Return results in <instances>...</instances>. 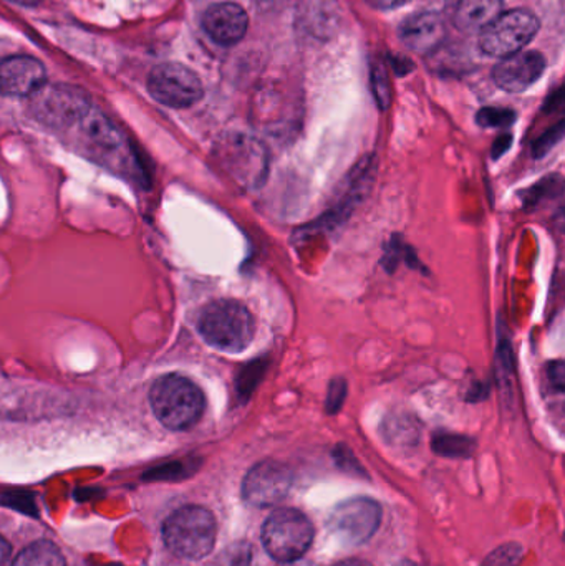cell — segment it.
Returning <instances> with one entry per match:
<instances>
[{
  "instance_id": "obj_1",
  "label": "cell",
  "mask_w": 565,
  "mask_h": 566,
  "mask_svg": "<svg viewBox=\"0 0 565 566\" xmlns=\"http://www.w3.org/2000/svg\"><path fill=\"white\" fill-rule=\"evenodd\" d=\"M60 139L73 151L95 165L129 179L135 185L148 186V175L128 139L118 126L103 115L95 105L83 112L72 125L59 133Z\"/></svg>"
},
{
  "instance_id": "obj_2",
  "label": "cell",
  "mask_w": 565,
  "mask_h": 566,
  "mask_svg": "<svg viewBox=\"0 0 565 566\" xmlns=\"http://www.w3.org/2000/svg\"><path fill=\"white\" fill-rule=\"evenodd\" d=\"M149 405L166 429L186 431L201 419L206 398L192 379L172 373L156 379L149 389Z\"/></svg>"
},
{
  "instance_id": "obj_3",
  "label": "cell",
  "mask_w": 565,
  "mask_h": 566,
  "mask_svg": "<svg viewBox=\"0 0 565 566\" xmlns=\"http://www.w3.org/2000/svg\"><path fill=\"white\" fill-rule=\"evenodd\" d=\"M198 332L219 352L241 353L254 339V318L238 300H215L199 313Z\"/></svg>"
},
{
  "instance_id": "obj_4",
  "label": "cell",
  "mask_w": 565,
  "mask_h": 566,
  "mask_svg": "<svg viewBox=\"0 0 565 566\" xmlns=\"http://www.w3.org/2000/svg\"><path fill=\"white\" fill-rule=\"evenodd\" d=\"M216 165L244 189H258L269 175V153L264 143L245 133H226L212 148Z\"/></svg>"
},
{
  "instance_id": "obj_5",
  "label": "cell",
  "mask_w": 565,
  "mask_h": 566,
  "mask_svg": "<svg viewBox=\"0 0 565 566\" xmlns=\"http://www.w3.org/2000/svg\"><path fill=\"white\" fill-rule=\"evenodd\" d=\"M218 525L215 515L205 507L188 505L166 518L163 541L166 547L181 558L199 560L208 557L215 547Z\"/></svg>"
},
{
  "instance_id": "obj_6",
  "label": "cell",
  "mask_w": 565,
  "mask_h": 566,
  "mask_svg": "<svg viewBox=\"0 0 565 566\" xmlns=\"http://www.w3.org/2000/svg\"><path fill=\"white\" fill-rule=\"evenodd\" d=\"M314 542V525L295 509H279L265 521L262 544L281 564L301 560Z\"/></svg>"
},
{
  "instance_id": "obj_7",
  "label": "cell",
  "mask_w": 565,
  "mask_h": 566,
  "mask_svg": "<svg viewBox=\"0 0 565 566\" xmlns=\"http://www.w3.org/2000/svg\"><path fill=\"white\" fill-rule=\"evenodd\" d=\"M540 32V19L526 9L503 12L480 33V46L486 55L508 59L523 52Z\"/></svg>"
},
{
  "instance_id": "obj_8",
  "label": "cell",
  "mask_w": 565,
  "mask_h": 566,
  "mask_svg": "<svg viewBox=\"0 0 565 566\" xmlns=\"http://www.w3.org/2000/svg\"><path fill=\"white\" fill-rule=\"evenodd\" d=\"M83 90L72 85H45L30 98V113L40 125L59 135L92 106Z\"/></svg>"
},
{
  "instance_id": "obj_9",
  "label": "cell",
  "mask_w": 565,
  "mask_h": 566,
  "mask_svg": "<svg viewBox=\"0 0 565 566\" xmlns=\"http://www.w3.org/2000/svg\"><path fill=\"white\" fill-rule=\"evenodd\" d=\"M149 95L169 108L182 109L202 98L201 78L181 63H161L148 76Z\"/></svg>"
},
{
  "instance_id": "obj_10",
  "label": "cell",
  "mask_w": 565,
  "mask_h": 566,
  "mask_svg": "<svg viewBox=\"0 0 565 566\" xmlns=\"http://www.w3.org/2000/svg\"><path fill=\"white\" fill-rule=\"evenodd\" d=\"M380 521V505L372 499L358 497L334 509L328 528L342 544L360 545L374 537Z\"/></svg>"
},
{
  "instance_id": "obj_11",
  "label": "cell",
  "mask_w": 565,
  "mask_h": 566,
  "mask_svg": "<svg viewBox=\"0 0 565 566\" xmlns=\"http://www.w3.org/2000/svg\"><path fill=\"white\" fill-rule=\"evenodd\" d=\"M292 479L291 469L282 462H259L245 475L242 495L254 507H272L287 497Z\"/></svg>"
},
{
  "instance_id": "obj_12",
  "label": "cell",
  "mask_w": 565,
  "mask_h": 566,
  "mask_svg": "<svg viewBox=\"0 0 565 566\" xmlns=\"http://www.w3.org/2000/svg\"><path fill=\"white\" fill-rule=\"evenodd\" d=\"M546 56L534 50L514 53L501 60L493 70V80L508 93L526 92L546 72Z\"/></svg>"
},
{
  "instance_id": "obj_13",
  "label": "cell",
  "mask_w": 565,
  "mask_h": 566,
  "mask_svg": "<svg viewBox=\"0 0 565 566\" xmlns=\"http://www.w3.org/2000/svg\"><path fill=\"white\" fill-rule=\"evenodd\" d=\"M0 85L3 95L32 98L46 85L45 66L33 56H9L0 65Z\"/></svg>"
},
{
  "instance_id": "obj_14",
  "label": "cell",
  "mask_w": 565,
  "mask_h": 566,
  "mask_svg": "<svg viewBox=\"0 0 565 566\" xmlns=\"http://www.w3.org/2000/svg\"><path fill=\"white\" fill-rule=\"evenodd\" d=\"M202 29L218 45H236L248 32V12L234 2L212 3L202 15Z\"/></svg>"
},
{
  "instance_id": "obj_15",
  "label": "cell",
  "mask_w": 565,
  "mask_h": 566,
  "mask_svg": "<svg viewBox=\"0 0 565 566\" xmlns=\"http://www.w3.org/2000/svg\"><path fill=\"white\" fill-rule=\"evenodd\" d=\"M398 36L414 52H435L447 39V19L438 12L414 13L400 23Z\"/></svg>"
},
{
  "instance_id": "obj_16",
  "label": "cell",
  "mask_w": 565,
  "mask_h": 566,
  "mask_svg": "<svg viewBox=\"0 0 565 566\" xmlns=\"http://www.w3.org/2000/svg\"><path fill=\"white\" fill-rule=\"evenodd\" d=\"M299 29L317 40H331L342 25L338 0H299L295 7Z\"/></svg>"
},
{
  "instance_id": "obj_17",
  "label": "cell",
  "mask_w": 565,
  "mask_h": 566,
  "mask_svg": "<svg viewBox=\"0 0 565 566\" xmlns=\"http://www.w3.org/2000/svg\"><path fill=\"white\" fill-rule=\"evenodd\" d=\"M503 13V0H447L444 15L463 33H481Z\"/></svg>"
},
{
  "instance_id": "obj_18",
  "label": "cell",
  "mask_w": 565,
  "mask_h": 566,
  "mask_svg": "<svg viewBox=\"0 0 565 566\" xmlns=\"http://www.w3.org/2000/svg\"><path fill=\"white\" fill-rule=\"evenodd\" d=\"M564 189L565 181L561 176H546V178L537 181L536 185L521 191L520 196L521 201H523V208H537V206L543 205L544 201H550V199H554L557 198V196L563 195Z\"/></svg>"
},
{
  "instance_id": "obj_19",
  "label": "cell",
  "mask_w": 565,
  "mask_h": 566,
  "mask_svg": "<svg viewBox=\"0 0 565 566\" xmlns=\"http://www.w3.org/2000/svg\"><path fill=\"white\" fill-rule=\"evenodd\" d=\"M12 566H65V560L55 545L42 541L20 552Z\"/></svg>"
},
{
  "instance_id": "obj_20",
  "label": "cell",
  "mask_w": 565,
  "mask_h": 566,
  "mask_svg": "<svg viewBox=\"0 0 565 566\" xmlns=\"http://www.w3.org/2000/svg\"><path fill=\"white\" fill-rule=\"evenodd\" d=\"M544 392L556 408L565 412V358L547 363L544 369Z\"/></svg>"
},
{
  "instance_id": "obj_21",
  "label": "cell",
  "mask_w": 565,
  "mask_h": 566,
  "mask_svg": "<svg viewBox=\"0 0 565 566\" xmlns=\"http://www.w3.org/2000/svg\"><path fill=\"white\" fill-rule=\"evenodd\" d=\"M400 262H407V264L414 269H421L420 259L417 258L414 249L405 244L400 235H394L390 242L385 245L384 261H381V264L387 269V272L394 274L398 265H400Z\"/></svg>"
},
{
  "instance_id": "obj_22",
  "label": "cell",
  "mask_w": 565,
  "mask_h": 566,
  "mask_svg": "<svg viewBox=\"0 0 565 566\" xmlns=\"http://www.w3.org/2000/svg\"><path fill=\"white\" fill-rule=\"evenodd\" d=\"M473 439L467 436L451 434V432H438L433 438V449L438 454L447 458H468L473 452Z\"/></svg>"
},
{
  "instance_id": "obj_23",
  "label": "cell",
  "mask_w": 565,
  "mask_h": 566,
  "mask_svg": "<svg viewBox=\"0 0 565 566\" xmlns=\"http://www.w3.org/2000/svg\"><path fill=\"white\" fill-rule=\"evenodd\" d=\"M216 566H258L254 548L245 542H236L219 555Z\"/></svg>"
},
{
  "instance_id": "obj_24",
  "label": "cell",
  "mask_w": 565,
  "mask_h": 566,
  "mask_svg": "<svg viewBox=\"0 0 565 566\" xmlns=\"http://www.w3.org/2000/svg\"><path fill=\"white\" fill-rule=\"evenodd\" d=\"M498 369H500L501 378L510 381L514 375V353L511 345L510 335H508L506 326L500 325L498 329Z\"/></svg>"
},
{
  "instance_id": "obj_25",
  "label": "cell",
  "mask_w": 565,
  "mask_h": 566,
  "mask_svg": "<svg viewBox=\"0 0 565 566\" xmlns=\"http://www.w3.org/2000/svg\"><path fill=\"white\" fill-rule=\"evenodd\" d=\"M514 122H516V113L510 108L486 106V108H481L477 115V123L481 128H508Z\"/></svg>"
},
{
  "instance_id": "obj_26",
  "label": "cell",
  "mask_w": 565,
  "mask_h": 566,
  "mask_svg": "<svg viewBox=\"0 0 565 566\" xmlns=\"http://www.w3.org/2000/svg\"><path fill=\"white\" fill-rule=\"evenodd\" d=\"M565 138V119L554 125L553 128L547 129L546 133L540 136L533 145L534 158H544L550 155L557 145Z\"/></svg>"
},
{
  "instance_id": "obj_27",
  "label": "cell",
  "mask_w": 565,
  "mask_h": 566,
  "mask_svg": "<svg viewBox=\"0 0 565 566\" xmlns=\"http://www.w3.org/2000/svg\"><path fill=\"white\" fill-rule=\"evenodd\" d=\"M372 90H374L375 99L381 109H387L390 105V83H388L387 70L381 63H375L372 72Z\"/></svg>"
},
{
  "instance_id": "obj_28",
  "label": "cell",
  "mask_w": 565,
  "mask_h": 566,
  "mask_svg": "<svg viewBox=\"0 0 565 566\" xmlns=\"http://www.w3.org/2000/svg\"><path fill=\"white\" fill-rule=\"evenodd\" d=\"M523 560V548L517 544H506L494 551L484 560L483 566H520Z\"/></svg>"
},
{
  "instance_id": "obj_29",
  "label": "cell",
  "mask_w": 565,
  "mask_h": 566,
  "mask_svg": "<svg viewBox=\"0 0 565 566\" xmlns=\"http://www.w3.org/2000/svg\"><path fill=\"white\" fill-rule=\"evenodd\" d=\"M347 381L344 378L332 379L327 392V412L335 415V412L341 411L345 398H347Z\"/></svg>"
},
{
  "instance_id": "obj_30",
  "label": "cell",
  "mask_w": 565,
  "mask_h": 566,
  "mask_svg": "<svg viewBox=\"0 0 565 566\" xmlns=\"http://www.w3.org/2000/svg\"><path fill=\"white\" fill-rule=\"evenodd\" d=\"M511 145H513V136L501 135L493 145V153H491L493 159L503 158V156L510 151Z\"/></svg>"
},
{
  "instance_id": "obj_31",
  "label": "cell",
  "mask_w": 565,
  "mask_h": 566,
  "mask_svg": "<svg viewBox=\"0 0 565 566\" xmlns=\"http://www.w3.org/2000/svg\"><path fill=\"white\" fill-rule=\"evenodd\" d=\"M372 7L380 10H391L398 9V7L405 6V3L410 2V0H367Z\"/></svg>"
},
{
  "instance_id": "obj_32",
  "label": "cell",
  "mask_w": 565,
  "mask_h": 566,
  "mask_svg": "<svg viewBox=\"0 0 565 566\" xmlns=\"http://www.w3.org/2000/svg\"><path fill=\"white\" fill-rule=\"evenodd\" d=\"M553 226L561 234H565V205L561 206V208L554 212Z\"/></svg>"
},
{
  "instance_id": "obj_33",
  "label": "cell",
  "mask_w": 565,
  "mask_h": 566,
  "mask_svg": "<svg viewBox=\"0 0 565 566\" xmlns=\"http://www.w3.org/2000/svg\"><path fill=\"white\" fill-rule=\"evenodd\" d=\"M255 6L259 9L264 10V12H269V10L279 9V7L284 6L287 0H254Z\"/></svg>"
},
{
  "instance_id": "obj_34",
  "label": "cell",
  "mask_w": 565,
  "mask_h": 566,
  "mask_svg": "<svg viewBox=\"0 0 565 566\" xmlns=\"http://www.w3.org/2000/svg\"><path fill=\"white\" fill-rule=\"evenodd\" d=\"M10 2L19 3V6L23 7H33L39 6V3L43 2V0H10Z\"/></svg>"
},
{
  "instance_id": "obj_35",
  "label": "cell",
  "mask_w": 565,
  "mask_h": 566,
  "mask_svg": "<svg viewBox=\"0 0 565 566\" xmlns=\"http://www.w3.org/2000/svg\"><path fill=\"white\" fill-rule=\"evenodd\" d=\"M337 566H374V565L368 564V562H364V560H347V562H342V564H338Z\"/></svg>"
},
{
  "instance_id": "obj_36",
  "label": "cell",
  "mask_w": 565,
  "mask_h": 566,
  "mask_svg": "<svg viewBox=\"0 0 565 566\" xmlns=\"http://www.w3.org/2000/svg\"><path fill=\"white\" fill-rule=\"evenodd\" d=\"M285 566H312L311 564H304V562H291V564H285Z\"/></svg>"
}]
</instances>
